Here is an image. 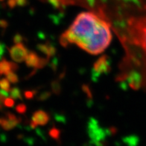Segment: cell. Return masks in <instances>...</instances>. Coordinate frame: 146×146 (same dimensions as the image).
Segmentation results:
<instances>
[{
	"label": "cell",
	"instance_id": "obj_10",
	"mask_svg": "<svg viewBox=\"0 0 146 146\" xmlns=\"http://www.w3.org/2000/svg\"><path fill=\"white\" fill-rule=\"evenodd\" d=\"M36 48L40 52L46 54V57L48 58H52V57L55 55L56 54V48L49 42L44 43V44L37 45Z\"/></svg>",
	"mask_w": 146,
	"mask_h": 146
},
{
	"label": "cell",
	"instance_id": "obj_20",
	"mask_svg": "<svg viewBox=\"0 0 146 146\" xmlns=\"http://www.w3.org/2000/svg\"><path fill=\"white\" fill-rule=\"evenodd\" d=\"M51 95H52V93H51V92H49V91H46V92H42V93H40V94L39 95L38 97H37V100L41 101V102L47 100L48 98H50Z\"/></svg>",
	"mask_w": 146,
	"mask_h": 146
},
{
	"label": "cell",
	"instance_id": "obj_23",
	"mask_svg": "<svg viewBox=\"0 0 146 146\" xmlns=\"http://www.w3.org/2000/svg\"><path fill=\"white\" fill-rule=\"evenodd\" d=\"M36 94V90H27L24 92V96L27 99H32Z\"/></svg>",
	"mask_w": 146,
	"mask_h": 146
},
{
	"label": "cell",
	"instance_id": "obj_15",
	"mask_svg": "<svg viewBox=\"0 0 146 146\" xmlns=\"http://www.w3.org/2000/svg\"><path fill=\"white\" fill-rule=\"evenodd\" d=\"M6 78H8V81L12 84H17L19 81V78H18L17 75L14 72V71H11L6 74Z\"/></svg>",
	"mask_w": 146,
	"mask_h": 146
},
{
	"label": "cell",
	"instance_id": "obj_2",
	"mask_svg": "<svg viewBox=\"0 0 146 146\" xmlns=\"http://www.w3.org/2000/svg\"><path fill=\"white\" fill-rule=\"evenodd\" d=\"M127 31L132 42L139 46L146 55V16L129 19Z\"/></svg>",
	"mask_w": 146,
	"mask_h": 146
},
{
	"label": "cell",
	"instance_id": "obj_30",
	"mask_svg": "<svg viewBox=\"0 0 146 146\" xmlns=\"http://www.w3.org/2000/svg\"><path fill=\"white\" fill-rule=\"evenodd\" d=\"M128 87L129 85L126 80H122V81H121V82H120V87H121V90L126 91L127 90V88H128Z\"/></svg>",
	"mask_w": 146,
	"mask_h": 146
},
{
	"label": "cell",
	"instance_id": "obj_34",
	"mask_svg": "<svg viewBox=\"0 0 146 146\" xmlns=\"http://www.w3.org/2000/svg\"><path fill=\"white\" fill-rule=\"evenodd\" d=\"M17 5L19 6H25L27 5V0H17Z\"/></svg>",
	"mask_w": 146,
	"mask_h": 146
},
{
	"label": "cell",
	"instance_id": "obj_29",
	"mask_svg": "<svg viewBox=\"0 0 146 146\" xmlns=\"http://www.w3.org/2000/svg\"><path fill=\"white\" fill-rule=\"evenodd\" d=\"M83 90H84V92L87 94V96H88V98H90V99H92V92H91L90 91V87L87 86V85H84L82 87Z\"/></svg>",
	"mask_w": 146,
	"mask_h": 146
},
{
	"label": "cell",
	"instance_id": "obj_4",
	"mask_svg": "<svg viewBox=\"0 0 146 146\" xmlns=\"http://www.w3.org/2000/svg\"><path fill=\"white\" fill-rule=\"evenodd\" d=\"M29 51L23 43H17L9 48V54L14 62L21 63L26 58Z\"/></svg>",
	"mask_w": 146,
	"mask_h": 146
},
{
	"label": "cell",
	"instance_id": "obj_12",
	"mask_svg": "<svg viewBox=\"0 0 146 146\" xmlns=\"http://www.w3.org/2000/svg\"><path fill=\"white\" fill-rule=\"evenodd\" d=\"M122 142L127 145H137L139 142V139L137 136L131 135V136H128V137L127 136V137H124L122 139Z\"/></svg>",
	"mask_w": 146,
	"mask_h": 146
},
{
	"label": "cell",
	"instance_id": "obj_6",
	"mask_svg": "<svg viewBox=\"0 0 146 146\" xmlns=\"http://www.w3.org/2000/svg\"><path fill=\"white\" fill-rule=\"evenodd\" d=\"M21 121L20 118H17L14 114L11 113H6V117L3 118L1 124V127L5 130V131H10L17 127Z\"/></svg>",
	"mask_w": 146,
	"mask_h": 146
},
{
	"label": "cell",
	"instance_id": "obj_8",
	"mask_svg": "<svg viewBox=\"0 0 146 146\" xmlns=\"http://www.w3.org/2000/svg\"><path fill=\"white\" fill-rule=\"evenodd\" d=\"M49 115L46 111L39 110L34 113L31 118V121H33L37 125H46L49 121Z\"/></svg>",
	"mask_w": 146,
	"mask_h": 146
},
{
	"label": "cell",
	"instance_id": "obj_32",
	"mask_svg": "<svg viewBox=\"0 0 146 146\" xmlns=\"http://www.w3.org/2000/svg\"><path fill=\"white\" fill-rule=\"evenodd\" d=\"M8 26V23L5 19H0V28L6 29Z\"/></svg>",
	"mask_w": 146,
	"mask_h": 146
},
{
	"label": "cell",
	"instance_id": "obj_1",
	"mask_svg": "<svg viewBox=\"0 0 146 146\" xmlns=\"http://www.w3.org/2000/svg\"><path fill=\"white\" fill-rule=\"evenodd\" d=\"M69 29L75 35V44L90 54H100L111 42L109 24L91 12L78 14Z\"/></svg>",
	"mask_w": 146,
	"mask_h": 146
},
{
	"label": "cell",
	"instance_id": "obj_19",
	"mask_svg": "<svg viewBox=\"0 0 146 146\" xmlns=\"http://www.w3.org/2000/svg\"><path fill=\"white\" fill-rule=\"evenodd\" d=\"M63 16H64V13L63 11H60L59 14H57V15H51L50 18L52 19V21L56 24V25H58L59 24L60 22L61 21V19L63 17Z\"/></svg>",
	"mask_w": 146,
	"mask_h": 146
},
{
	"label": "cell",
	"instance_id": "obj_28",
	"mask_svg": "<svg viewBox=\"0 0 146 146\" xmlns=\"http://www.w3.org/2000/svg\"><path fill=\"white\" fill-rule=\"evenodd\" d=\"M23 40H24V37L20 34H17L14 36V42L15 44H17V43H21V42H23Z\"/></svg>",
	"mask_w": 146,
	"mask_h": 146
},
{
	"label": "cell",
	"instance_id": "obj_3",
	"mask_svg": "<svg viewBox=\"0 0 146 146\" xmlns=\"http://www.w3.org/2000/svg\"><path fill=\"white\" fill-rule=\"evenodd\" d=\"M87 132L92 144L96 145H103L102 142L108 136L112 134L110 128H102L100 127L97 119L90 118L87 123Z\"/></svg>",
	"mask_w": 146,
	"mask_h": 146
},
{
	"label": "cell",
	"instance_id": "obj_27",
	"mask_svg": "<svg viewBox=\"0 0 146 146\" xmlns=\"http://www.w3.org/2000/svg\"><path fill=\"white\" fill-rule=\"evenodd\" d=\"M101 76V74L98 72H96L93 68L92 69V80L94 82H97L99 79V77Z\"/></svg>",
	"mask_w": 146,
	"mask_h": 146
},
{
	"label": "cell",
	"instance_id": "obj_36",
	"mask_svg": "<svg viewBox=\"0 0 146 146\" xmlns=\"http://www.w3.org/2000/svg\"><path fill=\"white\" fill-rule=\"evenodd\" d=\"M25 140H26V142L29 143V145H32L34 143V141H33V139L31 138H26Z\"/></svg>",
	"mask_w": 146,
	"mask_h": 146
},
{
	"label": "cell",
	"instance_id": "obj_40",
	"mask_svg": "<svg viewBox=\"0 0 146 146\" xmlns=\"http://www.w3.org/2000/svg\"><path fill=\"white\" fill-rule=\"evenodd\" d=\"M0 1H3V0H0Z\"/></svg>",
	"mask_w": 146,
	"mask_h": 146
},
{
	"label": "cell",
	"instance_id": "obj_38",
	"mask_svg": "<svg viewBox=\"0 0 146 146\" xmlns=\"http://www.w3.org/2000/svg\"><path fill=\"white\" fill-rule=\"evenodd\" d=\"M38 36L40 37L41 39H44L45 38V35L44 33H42V32H39L38 33Z\"/></svg>",
	"mask_w": 146,
	"mask_h": 146
},
{
	"label": "cell",
	"instance_id": "obj_26",
	"mask_svg": "<svg viewBox=\"0 0 146 146\" xmlns=\"http://www.w3.org/2000/svg\"><path fill=\"white\" fill-rule=\"evenodd\" d=\"M14 104H15V102H14L13 98H6L4 102V105L7 108H13Z\"/></svg>",
	"mask_w": 146,
	"mask_h": 146
},
{
	"label": "cell",
	"instance_id": "obj_5",
	"mask_svg": "<svg viewBox=\"0 0 146 146\" xmlns=\"http://www.w3.org/2000/svg\"><path fill=\"white\" fill-rule=\"evenodd\" d=\"M110 59L108 56L103 55L98 58L93 66V69L96 72L102 74H108L110 72Z\"/></svg>",
	"mask_w": 146,
	"mask_h": 146
},
{
	"label": "cell",
	"instance_id": "obj_11",
	"mask_svg": "<svg viewBox=\"0 0 146 146\" xmlns=\"http://www.w3.org/2000/svg\"><path fill=\"white\" fill-rule=\"evenodd\" d=\"M40 59V58L35 52H29L25 60V64L29 67L36 69L39 64Z\"/></svg>",
	"mask_w": 146,
	"mask_h": 146
},
{
	"label": "cell",
	"instance_id": "obj_25",
	"mask_svg": "<svg viewBox=\"0 0 146 146\" xmlns=\"http://www.w3.org/2000/svg\"><path fill=\"white\" fill-rule=\"evenodd\" d=\"M60 44L63 46H64V47H66V46H68V45L70 44V42H69V40H68L67 38H66V36H65V35H64V33H63L61 36H60Z\"/></svg>",
	"mask_w": 146,
	"mask_h": 146
},
{
	"label": "cell",
	"instance_id": "obj_22",
	"mask_svg": "<svg viewBox=\"0 0 146 146\" xmlns=\"http://www.w3.org/2000/svg\"><path fill=\"white\" fill-rule=\"evenodd\" d=\"M58 65V58H56V57H54V58L51 60V62L49 61V66H50V67L52 68V69L53 70V71L55 72L56 70H57Z\"/></svg>",
	"mask_w": 146,
	"mask_h": 146
},
{
	"label": "cell",
	"instance_id": "obj_24",
	"mask_svg": "<svg viewBox=\"0 0 146 146\" xmlns=\"http://www.w3.org/2000/svg\"><path fill=\"white\" fill-rule=\"evenodd\" d=\"M54 119L58 122H60V123H64L65 124L66 122V119L64 116V115H62V114L60 113H56L54 115Z\"/></svg>",
	"mask_w": 146,
	"mask_h": 146
},
{
	"label": "cell",
	"instance_id": "obj_37",
	"mask_svg": "<svg viewBox=\"0 0 146 146\" xmlns=\"http://www.w3.org/2000/svg\"><path fill=\"white\" fill-rule=\"evenodd\" d=\"M87 2L88 4L91 6V7H93L95 5V0H87Z\"/></svg>",
	"mask_w": 146,
	"mask_h": 146
},
{
	"label": "cell",
	"instance_id": "obj_39",
	"mask_svg": "<svg viewBox=\"0 0 146 146\" xmlns=\"http://www.w3.org/2000/svg\"><path fill=\"white\" fill-rule=\"evenodd\" d=\"M2 119H3V118H0V125H1V124H2Z\"/></svg>",
	"mask_w": 146,
	"mask_h": 146
},
{
	"label": "cell",
	"instance_id": "obj_31",
	"mask_svg": "<svg viewBox=\"0 0 146 146\" xmlns=\"http://www.w3.org/2000/svg\"><path fill=\"white\" fill-rule=\"evenodd\" d=\"M5 52V45L0 42V60H2V56L4 55Z\"/></svg>",
	"mask_w": 146,
	"mask_h": 146
},
{
	"label": "cell",
	"instance_id": "obj_14",
	"mask_svg": "<svg viewBox=\"0 0 146 146\" xmlns=\"http://www.w3.org/2000/svg\"><path fill=\"white\" fill-rule=\"evenodd\" d=\"M51 87H52V91L53 93L56 95L60 94V92H61V85H60V84L58 80H54V81H52Z\"/></svg>",
	"mask_w": 146,
	"mask_h": 146
},
{
	"label": "cell",
	"instance_id": "obj_16",
	"mask_svg": "<svg viewBox=\"0 0 146 146\" xmlns=\"http://www.w3.org/2000/svg\"><path fill=\"white\" fill-rule=\"evenodd\" d=\"M10 81H8V78H2L0 79V88L2 90H5L6 91L11 90V84H10Z\"/></svg>",
	"mask_w": 146,
	"mask_h": 146
},
{
	"label": "cell",
	"instance_id": "obj_18",
	"mask_svg": "<svg viewBox=\"0 0 146 146\" xmlns=\"http://www.w3.org/2000/svg\"><path fill=\"white\" fill-rule=\"evenodd\" d=\"M49 64V58H40V61H39V64L36 66V69H42L43 67H45L47 64Z\"/></svg>",
	"mask_w": 146,
	"mask_h": 146
},
{
	"label": "cell",
	"instance_id": "obj_7",
	"mask_svg": "<svg viewBox=\"0 0 146 146\" xmlns=\"http://www.w3.org/2000/svg\"><path fill=\"white\" fill-rule=\"evenodd\" d=\"M125 80L127 81L129 87L133 90H138L140 88L141 83H142V78L141 75L138 72L133 70L130 72L125 77Z\"/></svg>",
	"mask_w": 146,
	"mask_h": 146
},
{
	"label": "cell",
	"instance_id": "obj_33",
	"mask_svg": "<svg viewBox=\"0 0 146 146\" xmlns=\"http://www.w3.org/2000/svg\"><path fill=\"white\" fill-rule=\"evenodd\" d=\"M8 5L11 8H14L17 5V0H8Z\"/></svg>",
	"mask_w": 146,
	"mask_h": 146
},
{
	"label": "cell",
	"instance_id": "obj_9",
	"mask_svg": "<svg viewBox=\"0 0 146 146\" xmlns=\"http://www.w3.org/2000/svg\"><path fill=\"white\" fill-rule=\"evenodd\" d=\"M18 68L19 66L16 63L8 61L6 59H2L0 61V75H6L11 71H17Z\"/></svg>",
	"mask_w": 146,
	"mask_h": 146
},
{
	"label": "cell",
	"instance_id": "obj_21",
	"mask_svg": "<svg viewBox=\"0 0 146 146\" xmlns=\"http://www.w3.org/2000/svg\"><path fill=\"white\" fill-rule=\"evenodd\" d=\"M27 110V107L25 104H19L16 107V111L19 114H24Z\"/></svg>",
	"mask_w": 146,
	"mask_h": 146
},
{
	"label": "cell",
	"instance_id": "obj_17",
	"mask_svg": "<svg viewBox=\"0 0 146 146\" xmlns=\"http://www.w3.org/2000/svg\"><path fill=\"white\" fill-rule=\"evenodd\" d=\"M48 134L52 137V139H54L55 140H59L60 136V131L59 129L56 128V127H52L50 129Z\"/></svg>",
	"mask_w": 146,
	"mask_h": 146
},
{
	"label": "cell",
	"instance_id": "obj_35",
	"mask_svg": "<svg viewBox=\"0 0 146 146\" xmlns=\"http://www.w3.org/2000/svg\"><path fill=\"white\" fill-rule=\"evenodd\" d=\"M7 98L6 96H5L4 95H2V93H0V104H3L5 102V98Z\"/></svg>",
	"mask_w": 146,
	"mask_h": 146
},
{
	"label": "cell",
	"instance_id": "obj_13",
	"mask_svg": "<svg viewBox=\"0 0 146 146\" xmlns=\"http://www.w3.org/2000/svg\"><path fill=\"white\" fill-rule=\"evenodd\" d=\"M10 96L11 98L14 99H19V100H23V96L21 94V90H19L18 87H15L11 89L10 90Z\"/></svg>",
	"mask_w": 146,
	"mask_h": 146
}]
</instances>
